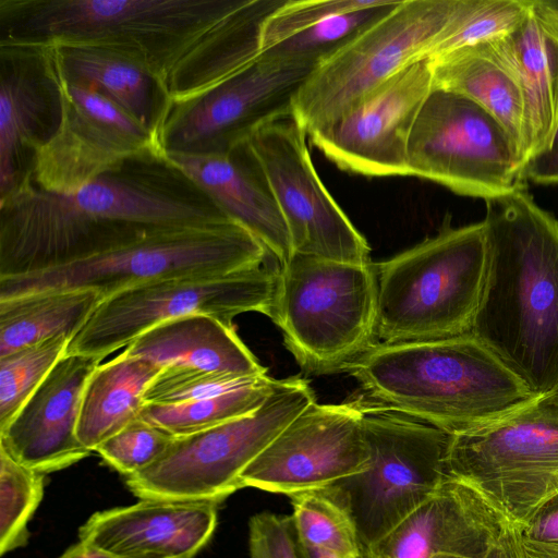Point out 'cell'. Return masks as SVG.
Segmentation results:
<instances>
[{"label":"cell","instance_id":"cell-12","mask_svg":"<svg viewBox=\"0 0 558 558\" xmlns=\"http://www.w3.org/2000/svg\"><path fill=\"white\" fill-rule=\"evenodd\" d=\"M278 269L267 264L222 276H185L146 282L104 299L71 339L70 354L107 355L156 325L204 314L233 326L247 312L270 316Z\"/></svg>","mask_w":558,"mask_h":558},{"label":"cell","instance_id":"cell-34","mask_svg":"<svg viewBox=\"0 0 558 558\" xmlns=\"http://www.w3.org/2000/svg\"><path fill=\"white\" fill-rule=\"evenodd\" d=\"M69 342L66 337H54L0 356V429L65 354Z\"/></svg>","mask_w":558,"mask_h":558},{"label":"cell","instance_id":"cell-3","mask_svg":"<svg viewBox=\"0 0 558 558\" xmlns=\"http://www.w3.org/2000/svg\"><path fill=\"white\" fill-rule=\"evenodd\" d=\"M485 202L486 270L471 335L547 397L558 386V219L525 186Z\"/></svg>","mask_w":558,"mask_h":558},{"label":"cell","instance_id":"cell-22","mask_svg":"<svg viewBox=\"0 0 558 558\" xmlns=\"http://www.w3.org/2000/svg\"><path fill=\"white\" fill-rule=\"evenodd\" d=\"M217 506L141 499L94 513L78 538L117 558H194L216 530Z\"/></svg>","mask_w":558,"mask_h":558},{"label":"cell","instance_id":"cell-35","mask_svg":"<svg viewBox=\"0 0 558 558\" xmlns=\"http://www.w3.org/2000/svg\"><path fill=\"white\" fill-rule=\"evenodd\" d=\"M45 474L14 460L0 447V554L23 547L27 524L44 495Z\"/></svg>","mask_w":558,"mask_h":558},{"label":"cell","instance_id":"cell-33","mask_svg":"<svg viewBox=\"0 0 558 558\" xmlns=\"http://www.w3.org/2000/svg\"><path fill=\"white\" fill-rule=\"evenodd\" d=\"M530 0H458L427 60L511 32L524 17Z\"/></svg>","mask_w":558,"mask_h":558},{"label":"cell","instance_id":"cell-19","mask_svg":"<svg viewBox=\"0 0 558 558\" xmlns=\"http://www.w3.org/2000/svg\"><path fill=\"white\" fill-rule=\"evenodd\" d=\"M62 110L52 47L0 44V201L31 183L35 156L57 133Z\"/></svg>","mask_w":558,"mask_h":558},{"label":"cell","instance_id":"cell-18","mask_svg":"<svg viewBox=\"0 0 558 558\" xmlns=\"http://www.w3.org/2000/svg\"><path fill=\"white\" fill-rule=\"evenodd\" d=\"M434 88L428 60L401 70L332 124L310 135L343 171L365 177H408V144Z\"/></svg>","mask_w":558,"mask_h":558},{"label":"cell","instance_id":"cell-14","mask_svg":"<svg viewBox=\"0 0 558 558\" xmlns=\"http://www.w3.org/2000/svg\"><path fill=\"white\" fill-rule=\"evenodd\" d=\"M317 63L262 52L194 98L171 102L158 131L167 156L225 154L259 125L291 113L293 98Z\"/></svg>","mask_w":558,"mask_h":558},{"label":"cell","instance_id":"cell-39","mask_svg":"<svg viewBox=\"0 0 558 558\" xmlns=\"http://www.w3.org/2000/svg\"><path fill=\"white\" fill-rule=\"evenodd\" d=\"M250 558H304L291 515L260 512L248 522Z\"/></svg>","mask_w":558,"mask_h":558},{"label":"cell","instance_id":"cell-32","mask_svg":"<svg viewBox=\"0 0 558 558\" xmlns=\"http://www.w3.org/2000/svg\"><path fill=\"white\" fill-rule=\"evenodd\" d=\"M398 3L399 1L390 0H367L363 7L328 16L262 52L281 59L318 64Z\"/></svg>","mask_w":558,"mask_h":558},{"label":"cell","instance_id":"cell-44","mask_svg":"<svg viewBox=\"0 0 558 558\" xmlns=\"http://www.w3.org/2000/svg\"><path fill=\"white\" fill-rule=\"evenodd\" d=\"M59 558H117L83 542L68 548Z\"/></svg>","mask_w":558,"mask_h":558},{"label":"cell","instance_id":"cell-25","mask_svg":"<svg viewBox=\"0 0 558 558\" xmlns=\"http://www.w3.org/2000/svg\"><path fill=\"white\" fill-rule=\"evenodd\" d=\"M124 351L161 368L177 367L254 377L267 374L233 326L216 317L192 314L156 325Z\"/></svg>","mask_w":558,"mask_h":558},{"label":"cell","instance_id":"cell-37","mask_svg":"<svg viewBox=\"0 0 558 558\" xmlns=\"http://www.w3.org/2000/svg\"><path fill=\"white\" fill-rule=\"evenodd\" d=\"M174 437L138 417L101 442L95 451L109 466L128 477L153 464Z\"/></svg>","mask_w":558,"mask_h":558},{"label":"cell","instance_id":"cell-41","mask_svg":"<svg viewBox=\"0 0 558 558\" xmlns=\"http://www.w3.org/2000/svg\"><path fill=\"white\" fill-rule=\"evenodd\" d=\"M522 177L536 184H558V124L549 146L525 162Z\"/></svg>","mask_w":558,"mask_h":558},{"label":"cell","instance_id":"cell-11","mask_svg":"<svg viewBox=\"0 0 558 558\" xmlns=\"http://www.w3.org/2000/svg\"><path fill=\"white\" fill-rule=\"evenodd\" d=\"M446 464L449 476L523 525L558 494V402L538 397L497 421L450 434Z\"/></svg>","mask_w":558,"mask_h":558},{"label":"cell","instance_id":"cell-5","mask_svg":"<svg viewBox=\"0 0 558 558\" xmlns=\"http://www.w3.org/2000/svg\"><path fill=\"white\" fill-rule=\"evenodd\" d=\"M376 343H402L471 333L486 270L483 220L438 232L374 263Z\"/></svg>","mask_w":558,"mask_h":558},{"label":"cell","instance_id":"cell-21","mask_svg":"<svg viewBox=\"0 0 558 558\" xmlns=\"http://www.w3.org/2000/svg\"><path fill=\"white\" fill-rule=\"evenodd\" d=\"M509 522L475 488L448 476L369 548L384 558H486Z\"/></svg>","mask_w":558,"mask_h":558},{"label":"cell","instance_id":"cell-6","mask_svg":"<svg viewBox=\"0 0 558 558\" xmlns=\"http://www.w3.org/2000/svg\"><path fill=\"white\" fill-rule=\"evenodd\" d=\"M269 318L305 372H343L376 343L374 263L350 264L293 253L278 268Z\"/></svg>","mask_w":558,"mask_h":558},{"label":"cell","instance_id":"cell-42","mask_svg":"<svg viewBox=\"0 0 558 558\" xmlns=\"http://www.w3.org/2000/svg\"><path fill=\"white\" fill-rule=\"evenodd\" d=\"M519 539V526L509 522L486 558H521Z\"/></svg>","mask_w":558,"mask_h":558},{"label":"cell","instance_id":"cell-31","mask_svg":"<svg viewBox=\"0 0 558 558\" xmlns=\"http://www.w3.org/2000/svg\"><path fill=\"white\" fill-rule=\"evenodd\" d=\"M292 518L302 544L339 558L360 557L363 545L349 509L327 488L291 494Z\"/></svg>","mask_w":558,"mask_h":558},{"label":"cell","instance_id":"cell-16","mask_svg":"<svg viewBox=\"0 0 558 558\" xmlns=\"http://www.w3.org/2000/svg\"><path fill=\"white\" fill-rule=\"evenodd\" d=\"M364 400L317 403L300 413L241 474L244 487L291 494L365 470Z\"/></svg>","mask_w":558,"mask_h":558},{"label":"cell","instance_id":"cell-36","mask_svg":"<svg viewBox=\"0 0 558 558\" xmlns=\"http://www.w3.org/2000/svg\"><path fill=\"white\" fill-rule=\"evenodd\" d=\"M257 377L259 376L242 377L199 369L166 367L147 388L144 402L178 404L211 398L241 388Z\"/></svg>","mask_w":558,"mask_h":558},{"label":"cell","instance_id":"cell-7","mask_svg":"<svg viewBox=\"0 0 558 558\" xmlns=\"http://www.w3.org/2000/svg\"><path fill=\"white\" fill-rule=\"evenodd\" d=\"M268 256L272 255L266 247L234 222L170 228L59 267L0 277V300L77 289H93L104 300L155 280L222 276L259 267L265 265Z\"/></svg>","mask_w":558,"mask_h":558},{"label":"cell","instance_id":"cell-38","mask_svg":"<svg viewBox=\"0 0 558 558\" xmlns=\"http://www.w3.org/2000/svg\"><path fill=\"white\" fill-rule=\"evenodd\" d=\"M367 0H286L265 20L262 51L310 28L333 14L366 4Z\"/></svg>","mask_w":558,"mask_h":558},{"label":"cell","instance_id":"cell-13","mask_svg":"<svg viewBox=\"0 0 558 558\" xmlns=\"http://www.w3.org/2000/svg\"><path fill=\"white\" fill-rule=\"evenodd\" d=\"M409 175L485 201L525 186L521 156L500 122L458 93L435 87L408 144Z\"/></svg>","mask_w":558,"mask_h":558},{"label":"cell","instance_id":"cell-9","mask_svg":"<svg viewBox=\"0 0 558 558\" xmlns=\"http://www.w3.org/2000/svg\"><path fill=\"white\" fill-rule=\"evenodd\" d=\"M458 0H403L322 60L291 114L310 136L332 124L407 66L427 60Z\"/></svg>","mask_w":558,"mask_h":558},{"label":"cell","instance_id":"cell-46","mask_svg":"<svg viewBox=\"0 0 558 558\" xmlns=\"http://www.w3.org/2000/svg\"><path fill=\"white\" fill-rule=\"evenodd\" d=\"M365 556L366 558H384L377 551L369 547H365Z\"/></svg>","mask_w":558,"mask_h":558},{"label":"cell","instance_id":"cell-48","mask_svg":"<svg viewBox=\"0 0 558 558\" xmlns=\"http://www.w3.org/2000/svg\"><path fill=\"white\" fill-rule=\"evenodd\" d=\"M553 1L558 7V0H553Z\"/></svg>","mask_w":558,"mask_h":558},{"label":"cell","instance_id":"cell-15","mask_svg":"<svg viewBox=\"0 0 558 558\" xmlns=\"http://www.w3.org/2000/svg\"><path fill=\"white\" fill-rule=\"evenodd\" d=\"M307 136L289 113L259 125L247 138L287 223L293 253L368 264L371 246L317 174Z\"/></svg>","mask_w":558,"mask_h":558},{"label":"cell","instance_id":"cell-30","mask_svg":"<svg viewBox=\"0 0 558 558\" xmlns=\"http://www.w3.org/2000/svg\"><path fill=\"white\" fill-rule=\"evenodd\" d=\"M277 379L267 374L250 384L211 398L178 403H145L140 418L179 437L203 432L256 411Z\"/></svg>","mask_w":558,"mask_h":558},{"label":"cell","instance_id":"cell-23","mask_svg":"<svg viewBox=\"0 0 558 558\" xmlns=\"http://www.w3.org/2000/svg\"><path fill=\"white\" fill-rule=\"evenodd\" d=\"M168 157L280 265L292 256L287 223L247 140L225 154Z\"/></svg>","mask_w":558,"mask_h":558},{"label":"cell","instance_id":"cell-29","mask_svg":"<svg viewBox=\"0 0 558 558\" xmlns=\"http://www.w3.org/2000/svg\"><path fill=\"white\" fill-rule=\"evenodd\" d=\"M101 295L93 289L53 290L0 300V356L80 331Z\"/></svg>","mask_w":558,"mask_h":558},{"label":"cell","instance_id":"cell-45","mask_svg":"<svg viewBox=\"0 0 558 558\" xmlns=\"http://www.w3.org/2000/svg\"><path fill=\"white\" fill-rule=\"evenodd\" d=\"M301 547H302V551H303L304 558H339V557L333 556L331 554H328V553H326L324 550H320L318 548L304 545L302 543H301ZM356 558H366V556H365V548H364L363 554L360 557H356Z\"/></svg>","mask_w":558,"mask_h":558},{"label":"cell","instance_id":"cell-4","mask_svg":"<svg viewBox=\"0 0 558 558\" xmlns=\"http://www.w3.org/2000/svg\"><path fill=\"white\" fill-rule=\"evenodd\" d=\"M343 372L369 403L449 434L497 421L538 398L471 333L377 342Z\"/></svg>","mask_w":558,"mask_h":558},{"label":"cell","instance_id":"cell-47","mask_svg":"<svg viewBox=\"0 0 558 558\" xmlns=\"http://www.w3.org/2000/svg\"><path fill=\"white\" fill-rule=\"evenodd\" d=\"M549 397L558 402V386L555 388V390L549 395Z\"/></svg>","mask_w":558,"mask_h":558},{"label":"cell","instance_id":"cell-40","mask_svg":"<svg viewBox=\"0 0 558 558\" xmlns=\"http://www.w3.org/2000/svg\"><path fill=\"white\" fill-rule=\"evenodd\" d=\"M519 530L525 539L558 544V494L543 504Z\"/></svg>","mask_w":558,"mask_h":558},{"label":"cell","instance_id":"cell-1","mask_svg":"<svg viewBox=\"0 0 558 558\" xmlns=\"http://www.w3.org/2000/svg\"><path fill=\"white\" fill-rule=\"evenodd\" d=\"M284 0H0V44L90 46L124 56L171 102L204 94L262 53Z\"/></svg>","mask_w":558,"mask_h":558},{"label":"cell","instance_id":"cell-43","mask_svg":"<svg viewBox=\"0 0 558 558\" xmlns=\"http://www.w3.org/2000/svg\"><path fill=\"white\" fill-rule=\"evenodd\" d=\"M519 543L521 558H558V544L529 541L522 537L521 534Z\"/></svg>","mask_w":558,"mask_h":558},{"label":"cell","instance_id":"cell-10","mask_svg":"<svg viewBox=\"0 0 558 558\" xmlns=\"http://www.w3.org/2000/svg\"><path fill=\"white\" fill-rule=\"evenodd\" d=\"M369 450L365 470L326 486L352 514L365 547H373L449 476L450 434L364 400Z\"/></svg>","mask_w":558,"mask_h":558},{"label":"cell","instance_id":"cell-28","mask_svg":"<svg viewBox=\"0 0 558 558\" xmlns=\"http://www.w3.org/2000/svg\"><path fill=\"white\" fill-rule=\"evenodd\" d=\"M155 363L128 354L100 364L88 378L81 404L77 437L89 451L140 417L144 396L161 372Z\"/></svg>","mask_w":558,"mask_h":558},{"label":"cell","instance_id":"cell-26","mask_svg":"<svg viewBox=\"0 0 558 558\" xmlns=\"http://www.w3.org/2000/svg\"><path fill=\"white\" fill-rule=\"evenodd\" d=\"M434 86L463 95L505 128L523 166L525 118L522 90L513 68L494 39L428 60Z\"/></svg>","mask_w":558,"mask_h":558},{"label":"cell","instance_id":"cell-20","mask_svg":"<svg viewBox=\"0 0 558 558\" xmlns=\"http://www.w3.org/2000/svg\"><path fill=\"white\" fill-rule=\"evenodd\" d=\"M102 357L65 353L0 429V447L22 465L47 474L88 457L77 437L82 397Z\"/></svg>","mask_w":558,"mask_h":558},{"label":"cell","instance_id":"cell-24","mask_svg":"<svg viewBox=\"0 0 558 558\" xmlns=\"http://www.w3.org/2000/svg\"><path fill=\"white\" fill-rule=\"evenodd\" d=\"M494 40L522 90L525 165L549 146L558 124V7L553 0H530L521 22Z\"/></svg>","mask_w":558,"mask_h":558},{"label":"cell","instance_id":"cell-27","mask_svg":"<svg viewBox=\"0 0 558 558\" xmlns=\"http://www.w3.org/2000/svg\"><path fill=\"white\" fill-rule=\"evenodd\" d=\"M50 47L64 80L83 84L106 96L158 137L171 100L144 68L104 48Z\"/></svg>","mask_w":558,"mask_h":558},{"label":"cell","instance_id":"cell-17","mask_svg":"<svg viewBox=\"0 0 558 558\" xmlns=\"http://www.w3.org/2000/svg\"><path fill=\"white\" fill-rule=\"evenodd\" d=\"M61 88L59 129L32 168L31 183L37 187L70 193L131 157L161 150L153 131L106 96L62 76Z\"/></svg>","mask_w":558,"mask_h":558},{"label":"cell","instance_id":"cell-2","mask_svg":"<svg viewBox=\"0 0 558 558\" xmlns=\"http://www.w3.org/2000/svg\"><path fill=\"white\" fill-rule=\"evenodd\" d=\"M233 221L160 149L70 193L25 184L0 201V277L59 267L170 228Z\"/></svg>","mask_w":558,"mask_h":558},{"label":"cell","instance_id":"cell-8","mask_svg":"<svg viewBox=\"0 0 558 558\" xmlns=\"http://www.w3.org/2000/svg\"><path fill=\"white\" fill-rule=\"evenodd\" d=\"M315 401L307 379L299 375L277 379L256 411L174 437L153 464L124 477L125 484L140 499L218 505L243 488V471Z\"/></svg>","mask_w":558,"mask_h":558}]
</instances>
